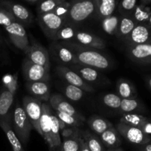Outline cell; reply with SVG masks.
Instances as JSON below:
<instances>
[{
    "label": "cell",
    "mask_w": 151,
    "mask_h": 151,
    "mask_svg": "<svg viewBox=\"0 0 151 151\" xmlns=\"http://www.w3.org/2000/svg\"><path fill=\"white\" fill-rule=\"evenodd\" d=\"M118 95L122 99L137 98V91L131 81L120 78L116 83Z\"/></svg>",
    "instance_id": "cell-25"
},
{
    "label": "cell",
    "mask_w": 151,
    "mask_h": 151,
    "mask_svg": "<svg viewBox=\"0 0 151 151\" xmlns=\"http://www.w3.org/2000/svg\"><path fill=\"white\" fill-rule=\"evenodd\" d=\"M60 43L75 52L78 64L88 66L97 70H105L111 66L110 59L99 50L82 48L72 41H61Z\"/></svg>",
    "instance_id": "cell-2"
},
{
    "label": "cell",
    "mask_w": 151,
    "mask_h": 151,
    "mask_svg": "<svg viewBox=\"0 0 151 151\" xmlns=\"http://www.w3.org/2000/svg\"><path fill=\"white\" fill-rule=\"evenodd\" d=\"M69 69L78 74L86 82H96L100 80V73L98 71L93 68L80 64H75L69 66Z\"/></svg>",
    "instance_id": "cell-22"
},
{
    "label": "cell",
    "mask_w": 151,
    "mask_h": 151,
    "mask_svg": "<svg viewBox=\"0 0 151 151\" xmlns=\"http://www.w3.org/2000/svg\"><path fill=\"white\" fill-rule=\"evenodd\" d=\"M49 104L54 111L62 112L67 114L71 116L81 119L83 122H85L86 119L81 114H80L72 105L68 103L63 96L60 94H51L49 100Z\"/></svg>",
    "instance_id": "cell-15"
},
{
    "label": "cell",
    "mask_w": 151,
    "mask_h": 151,
    "mask_svg": "<svg viewBox=\"0 0 151 151\" xmlns=\"http://www.w3.org/2000/svg\"><path fill=\"white\" fill-rule=\"evenodd\" d=\"M148 121V117L138 114H124L120 118L119 122L135 127L141 130L142 127Z\"/></svg>",
    "instance_id": "cell-30"
},
{
    "label": "cell",
    "mask_w": 151,
    "mask_h": 151,
    "mask_svg": "<svg viewBox=\"0 0 151 151\" xmlns=\"http://www.w3.org/2000/svg\"><path fill=\"white\" fill-rule=\"evenodd\" d=\"M37 21L44 35L52 41L60 28L66 24L65 21L54 13L38 15Z\"/></svg>",
    "instance_id": "cell-5"
},
{
    "label": "cell",
    "mask_w": 151,
    "mask_h": 151,
    "mask_svg": "<svg viewBox=\"0 0 151 151\" xmlns=\"http://www.w3.org/2000/svg\"><path fill=\"white\" fill-rule=\"evenodd\" d=\"M41 0H26L25 2H27V4H30V5H35L37 6V4L40 2Z\"/></svg>",
    "instance_id": "cell-48"
},
{
    "label": "cell",
    "mask_w": 151,
    "mask_h": 151,
    "mask_svg": "<svg viewBox=\"0 0 151 151\" xmlns=\"http://www.w3.org/2000/svg\"><path fill=\"white\" fill-rule=\"evenodd\" d=\"M0 25L7 32L9 40L13 46L26 55L29 51L30 44L24 27L1 6H0Z\"/></svg>",
    "instance_id": "cell-1"
},
{
    "label": "cell",
    "mask_w": 151,
    "mask_h": 151,
    "mask_svg": "<svg viewBox=\"0 0 151 151\" xmlns=\"http://www.w3.org/2000/svg\"><path fill=\"white\" fill-rule=\"evenodd\" d=\"M96 0L71 1V5L65 19L66 24L76 27L95 13Z\"/></svg>",
    "instance_id": "cell-3"
},
{
    "label": "cell",
    "mask_w": 151,
    "mask_h": 151,
    "mask_svg": "<svg viewBox=\"0 0 151 151\" xmlns=\"http://www.w3.org/2000/svg\"><path fill=\"white\" fill-rule=\"evenodd\" d=\"M137 24L131 16H120L119 26L115 35L124 42Z\"/></svg>",
    "instance_id": "cell-23"
},
{
    "label": "cell",
    "mask_w": 151,
    "mask_h": 151,
    "mask_svg": "<svg viewBox=\"0 0 151 151\" xmlns=\"http://www.w3.org/2000/svg\"><path fill=\"white\" fill-rule=\"evenodd\" d=\"M12 128L22 145H26L29 140L30 132L32 130V124L29 122L22 106L19 105L15 107L12 113Z\"/></svg>",
    "instance_id": "cell-4"
},
{
    "label": "cell",
    "mask_w": 151,
    "mask_h": 151,
    "mask_svg": "<svg viewBox=\"0 0 151 151\" xmlns=\"http://www.w3.org/2000/svg\"><path fill=\"white\" fill-rule=\"evenodd\" d=\"M60 135L64 139L76 138L81 137V130L76 127H66V128L60 131Z\"/></svg>",
    "instance_id": "cell-40"
},
{
    "label": "cell",
    "mask_w": 151,
    "mask_h": 151,
    "mask_svg": "<svg viewBox=\"0 0 151 151\" xmlns=\"http://www.w3.org/2000/svg\"><path fill=\"white\" fill-rule=\"evenodd\" d=\"M80 138L81 137L64 139L58 151H80Z\"/></svg>",
    "instance_id": "cell-39"
},
{
    "label": "cell",
    "mask_w": 151,
    "mask_h": 151,
    "mask_svg": "<svg viewBox=\"0 0 151 151\" xmlns=\"http://www.w3.org/2000/svg\"><path fill=\"white\" fill-rule=\"evenodd\" d=\"M63 93L69 100L75 102L81 100L84 96V91L78 87L69 85V84L65 86L63 88Z\"/></svg>",
    "instance_id": "cell-36"
},
{
    "label": "cell",
    "mask_w": 151,
    "mask_h": 151,
    "mask_svg": "<svg viewBox=\"0 0 151 151\" xmlns=\"http://www.w3.org/2000/svg\"><path fill=\"white\" fill-rule=\"evenodd\" d=\"M55 71L58 74L59 76L65 80L69 85L78 87L82 89L83 91H87V92H93L94 91V88L91 85L83 81L78 74L69 69L68 66H63V65L58 66H56Z\"/></svg>",
    "instance_id": "cell-13"
},
{
    "label": "cell",
    "mask_w": 151,
    "mask_h": 151,
    "mask_svg": "<svg viewBox=\"0 0 151 151\" xmlns=\"http://www.w3.org/2000/svg\"><path fill=\"white\" fill-rule=\"evenodd\" d=\"M14 95L5 86L0 91V121L12 122V114L10 109L13 106Z\"/></svg>",
    "instance_id": "cell-18"
},
{
    "label": "cell",
    "mask_w": 151,
    "mask_h": 151,
    "mask_svg": "<svg viewBox=\"0 0 151 151\" xmlns=\"http://www.w3.org/2000/svg\"><path fill=\"white\" fill-rule=\"evenodd\" d=\"M141 131H142L144 134H145L146 135L149 136V137H151V122L149 120L148 117V121L142 127Z\"/></svg>",
    "instance_id": "cell-43"
},
{
    "label": "cell",
    "mask_w": 151,
    "mask_h": 151,
    "mask_svg": "<svg viewBox=\"0 0 151 151\" xmlns=\"http://www.w3.org/2000/svg\"><path fill=\"white\" fill-rule=\"evenodd\" d=\"M150 15L151 9L150 6L145 7L138 3L131 15V17L137 24H145L148 20Z\"/></svg>",
    "instance_id": "cell-31"
},
{
    "label": "cell",
    "mask_w": 151,
    "mask_h": 151,
    "mask_svg": "<svg viewBox=\"0 0 151 151\" xmlns=\"http://www.w3.org/2000/svg\"><path fill=\"white\" fill-rule=\"evenodd\" d=\"M0 6L8 10L24 27L29 26L32 22L33 16L24 6L8 0H1Z\"/></svg>",
    "instance_id": "cell-10"
},
{
    "label": "cell",
    "mask_w": 151,
    "mask_h": 151,
    "mask_svg": "<svg viewBox=\"0 0 151 151\" xmlns=\"http://www.w3.org/2000/svg\"><path fill=\"white\" fill-rule=\"evenodd\" d=\"M28 37H29L30 47L27 53L25 55H26L25 58L35 64L42 66L48 70H50L49 52L45 47H43L38 41H36V39L33 38L32 35H29Z\"/></svg>",
    "instance_id": "cell-7"
},
{
    "label": "cell",
    "mask_w": 151,
    "mask_h": 151,
    "mask_svg": "<svg viewBox=\"0 0 151 151\" xmlns=\"http://www.w3.org/2000/svg\"><path fill=\"white\" fill-rule=\"evenodd\" d=\"M88 125L91 131H94L96 134L100 136L103 132L113 126V124L109 122L108 119L102 117V116L94 115L91 116L88 119Z\"/></svg>",
    "instance_id": "cell-26"
},
{
    "label": "cell",
    "mask_w": 151,
    "mask_h": 151,
    "mask_svg": "<svg viewBox=\"0 0 151 151\" xmlns=\"http://www.w3.org/2000/svg\"><path fill=\"white\" fill-rule=\"evenodd\" d=\"M51 111L52 108L50 104L47 103H42V112L40 119V129H41L42 137L49 147L52 151L51 137H50V130H51Z\"/></svg>",
    "instance_id": "cell-19"
},
{
    "label": "cell",
    "mask_w": 151,
    "mask_h": 151,
    "mask_svg": "<svg viewBox=\"0 0 151 151\" xmlns=\"http://www.w3.org/2000/svg\"><path fill=\"white\" fill-rule=\"evenodd\" d=\"M106 151H124L122 147H115V148H109Z\"/></svg>",
    "instance_id": "cell-49"
},
{
    "label": "cell",
    "mask_w": 151,
    "mask_h": 151,
    "mask_svg": "<svg viewBox=\"0 0 151 151\" xmlns=\"http://www.w3.org/2000/svg\"><path fill=\"white\" fill-rule=\"evenodd\" d=\"M119 1L117 0H96L95 13L100 20L106 19L114 15Z\"/></svg>",
    "instance_id": "cell-20"
},
{
    "label": "cell",
    "mask_w": 151,
    "mask_h": 151,
    "mask_svg": "<svg viewBox=\"0 0 151 151\" xmlns=\"http://www.w3.org/2000/svg\"><path fill=\"white\" fill-rule=\"evenodd\" d=\"M51 130H50V137H51L52 151L55 149H59L61 145V139H60V131L59 127L58 119L56 116L54 111H51Z\"/></svg>",
    "instance_id": "cell-28"
},
{
    "label": "cell",
    "mask_w": 151,
    "mask_h": 151,
    "mask_svg": "<svg viewBox=\"0 0 151 151\" xmlns=\"http://www.w3.org/2000/svg\"><path fill=\"white\" fill-rule=\"evenodd\" d=\"M124 43L125 47L151 44V26L145 24H137Z\"/></svg>",
    "instance_id": "cell-14"
},
{
    "label": "cell",
    "mask_w": 151,
    "mask_h": 151,
    "mask_svg": "<svg viewBox=\"0 0 151 151\" xmlns=\"http://www.w3.org/2000/svg\"><path fill=\"white\" fill-rule=\"evenodd\" d=\"M99 137L102 143L104 146L108 147V149L119 147L122 145L121 136L119 135L116 128L114 126L109 128Z\"/></svg>",
    "instance_id": "cell-21"
},
{
    "label": "cell",
    "mask_w": 151,
    "mask_h": 151,
    "mask_svg": "<svg viewBox=\"0 0 151 151\" xmlns=\"http://www.w3.org/2000/svg\"><path fill=\"white\" fill-rule=\"evenodd\" d=\"M149 120H150V122H151V118H149Z\"/></svg>",
    "instance_id": "cell-52"
},
{
    "label": "cell",
    "mask_w": 151,
    "mask_h": 151,
    "mask_svg": "<svg viewBox=\"0 0 151 151\" xmlns=\"http://www.w3.org/2000/svg\"><path fill=\"white\" fill-rule=\"evenodd\" d=\"M145 106L141 100L137 98L122 99L119 111L124 114H131V112H144Z\"/></svg>",
    "instance_id": "cell-27"
},
{
    "label": "cell",
    "mask_w": 151,
    "mask_h": 151,
    "mask_svg": "<svg viewBox=\"0 0 151 151\" xmlns=\"http://www.w3.org/2000/svg\"><path fill=\"white\" fill-rule=\"evenodd\" d=\"M25 87L31 97L42 103L49 102L51 94L48 82H26Z\"/></svg>",
    "instance_id": "cell-16"
},
{
    "label": "cell",
    "mask_w": 151,
    "mask_h": 151,
    "mask_svg": "<svg viewBox=\"0 0 151 151\" xmlns=\"http://www.w3.org/2000/svg\"><path fill=\"white\" fill-rule=\"evenodd\" d=\"M145 24H147V25H149V26H151V15H150V17H149L148 20L147 21V22H146Z\"/></svg>",
    "instance_id": "cell-51"
},
{
    "label": "cell",
    "mask_w": 151,
    "mask_h": 151,
    "mask_svg": "<svg viewBox=\"0 0 151 151\" xmlns=\"http://www.w3.org/2000/svg\"><path fill=\"white\" fill-rule=\"evenodd\" d=\"M120 16L112 15L102 20V27L104 32L110 35H115L117 31Z\"/></svg>",
    "instance_id": "cell-33"
},
{
    "label": "cell",
    "mask_w": 151,
    "mask_h": 151,
    "mask_svg": "<svg viewBox=\"0 0 151 151\" xmlns=\"http://www.w3.org/2000/svg\"><path fill=\"white\" fill-rule=\"evenodd\" d=\"M137 4H138V1L137 0L119 1L117 5L118 11L120 13V16H131Z\"/></svg>",
    "instance_id": "cell-35"
},
{
    "label": "cell",
    "mask_w": 151,
    "mask_h": 151,
    "mask_svg": "<svg viewBox=\"0 0 151 151\" xmlns=\"http://www.w3.org/2000/svg\"><path fill=\"white\" fill-rule=\"evenodd\" d=\"M50 49L56 58L63 64H67L69 66L78 64L75 52L69 47L63 45L60 42L53 41Z\"/></svg>",
    "instance_id": "cell-17"
},
{
    "label": "cell",
    "mask_w": 151,
    "mask_h": 151,
    "mask_svg": "<svg viewBox=\"0 0 151 151\" xmlns=\"http://www.w3.org/2000/svg\"><path fill=\"white\" fill-rule=\"evenodd\" d=\"M81 137L86 142L90 151H106L104 145L95 134L88 131H81Z\"/></svg>",
    "instance_id": "cell-29"
},
{
    "label": "cell",
    "mask_w": 151,
    "mask_h": 151,
    "mask_svg": "<svg viewBox=\"0 0 151 151\" xmlns=\"http://www.w3.org/2000/svg\"><path fill=\"white\" fill-rule=\"evenodd\" d=\"M64 0H45L40 1L36 6L37 14L53 13L59 5L62 4Z\"/></svg>",
    "instance_id": "cell-34"
},
{
    "label": "cell",
    "mask_w": 151,
    "mask_h": 151,
    "mask_svg": "<svg viewBox=\"0 0 151 151\" xmlns=\"http://www.w3.org/2000/svg\"><path fill=\"white\" fill-rule=\"evenodd\" d=\"M145 81L146 84H147V86L151 91V75L145 76Z\"/></svg>",
    "instance_id": "cell-46"
},
{
    "label": "cell",
    "mask_w": 151,
    "mask_h": 151,
    "mask_svg": "<svg viewBox=\"0 0 151 151\" xmlns=\"http://www.w3.org/2000/svg\"><path fill=\"white\" fill-rule=\"evenodd\" d=\"M78 31V29L76 27L65 24L64 26L60 28V30L56 34L53 41L54 42H58V41L61 42V41H72Z\"/></svg>",
    "instance_id": "cell-32"
},
{
    "label": "cell",
    "mask_w": 151,
    "mask_h": 151,
    "mask_svg": "<svg viewBox=\"0 0 151 151\" xmlns=\"http://www.w3.org/2000/svg\"><path fill=\"white\" fill-rule=\"evenodd\" d=\"M103 103L107 107L112 109H119L122 98L118 94L109 93L103 97Z\"/></svg>",
    "instance_id": "cell-38"
},
{
    "label": "cell",
    "mask_w": 151,
    "mask_h": 151,
    "mask_svg": "<svg viewBox=\"0 0 151 151\" xmlns=\"http://www.w3.org/2000/svg\"><path fill=\"white\" fill-rule=\"evenodd\" d=\"M150 9H151V5H150Z\"/></svg>",
    "instance_id": "cell-53"
},
{
    "label": "cell",
    "mask_w": 151,
    "mask_h": 151,
    "mask_svg": "<svg viewBox=\"0 0 151 151\" xmlns=\"http://www.w3.org/2000/svg\"><path fill=\"white\" fill-rule=\"evenodd\" d=\"M22 70L26 82H48L50 79V70L35 64L27 58L24 59Z\"/></svg>",
    "instance_id": "cell-6"
},
{
    "label": "cell",
    "mask_w": 151,
    "mask_h": 151,
    "mask_svg": "<svg viewBox=\"0 0 151 151\" xmlns=\"http://www.w3.org/2000/svg\"><path fill=\"white\" fill-rule=\"evenodd\" d=\"M69 41L75 43L78 45L81 46L82 48L88 50H104L106 47L104 40L96 35L95 34L80 30L77 32L73 39Z\"/></svg>",
    "instance_id": "cell-11"
},
{
    "label": "cell",
    "mask_w": 151,
    "mask_h": 151,
    "mask_svg": "<svg viewBox=\"0 0 151 151\" xmlns=\"http://www.w3.org/2000/svg\"><path fill=\"white\" fill-rule=\"evenodd\" d=\"M139 4L145 7H149L151 5V0H141L139 1Z\"/></svg>",
    "instance_id": "cell-47"
},
{
    "label": "cell",
    "mask_w": 151,
    "mask_h": 151,
    "mask_svg": "<svg viewBox=\"0 0 151 151\" xmlns=\"http://www.w3.org/2000/svg\"><path fill=\"white\" fill-rule=\"evenodd\" d=\"M4 44V40H3L2 36H1V32H0V47H2Z\"/></svg>",
    "instance_id": "cell-50"
},
{
    "label": "cell",
    "mask_w": 151,
    "mask_h": 151,
    "mask_svg": "<svg viewBox=\"0 0 151 151\" xmlns=\"http://www.w3.org/2000/svg\"><path fill=\"white\" fill-rule=\"evenodd\" d=\"M55 114L56 116L58 119L61 120L63 123L67 127H76V128H79L81 125H83L84 122L81 121V119H78L76 117L71 116V115L67 114L62 113V112L58 111H54Z\"/></svg>",
    "instance_id": "cell-37"
},
{
    "label": "cell",
    "mask_w": 151,
    "mask_h": 151,
    "mask_svg": "<svg viewBox=\"0 0 151 151\" xmlns=\"http://www.w3.org/2000/svg\"><path fill=\"white\" fill-rule=\"evenodd\" d=\"M130 60L139 65H151V44L125 47Z\"/></svg>",
    "instance_id": "cell-12"
},
{
    "label": "cell",
    "mask_w": 151,
    "mask_h": 151,
    "mask_svg": "<svg viewBox=\"0 0 151 151\" xmlns=\"http://www.w3.org/2000/svg\"><path fill=\"white\" fill-rule=\"evenodd\" d=\"M80 145H81V146H80V151H90L86 142L84 141V139L81 137L80 138Z\"/></svg>",
    "instance_id": "cell-44"
},
{
    "label": "cell",
    "mask_w": 151,
    "mask_h": 151,
    "mask_svg": "<svg viewBox=\"0 0 151 151\" xmlns=\"http://www.w3.org/2000/svg\"><path fill=\"white\" fill-rule=\"evenodd\" d=\"M138 151H151V143L139 145L138 148Z\"/></svg>",
    "instance_id": "cell-45"
},
{
    "label": "cell",
    "mask_w": 151,
    "mask_h": 151,
    "mask_svg": "<svg viewBox=\"0 0 151 151\" xmlns=\"http://www.w3.org/2000/svg\"><path fill=\"white\" fill-rule=\"evenodd\" d=\"M0 128L5 134L9 143L11 145L13 151H25L23 145L15 134L11 123L8 121H0Z\"/></svg>",
    "instance_id": "cell-24"
},
{
    "label": "cell",
    "mask_w": 151,
    "mask_h": 151,
    "mask_svg": "<svg viewBox=\"0 0 151 151\" xmlns=\"http://www.w3.org/2000/svg\"><path fill=\"white\" fill-rule=\"evenodd\" d=\"M17 85H18V74L13 75L11 78L10 83L5 86L6 88L8 90H10L12 93L16 94V89H17Z\"/></svg>",
    "instance_id": "cell-42"
},
{
    "label": "cell",
    "mask_w": 151,
    "mask_h": 151,
    "mask_svg": "<svg viewBox=\"0 0 151 151\" xmlns=\"http://www.w3.org/2000/svg\"><path fill=\"white\" fill-rule=\"evenodd\" d=\"M22 108L34 129L42 136L39 124L42 112V102L31 96H25L22 100Z\"/></svg>",
    "instance_id": "cell-8"
},
{
    "label": "cell",
    "mask_w": 151,
    "mask_h": 151,
    "mask_svg": "<svg viewBox=\"0 0 151 151\" xmlns=\"http://www.w3.org/2000/svg\"><path fill=\"white\" fill-rule=\"evenodd\" d=\"M116 129L121 137L132 144L137 145H143L151 142V137L146 135L139 128L130 126L125 124L119 123L116 125Z\"/></svg>",
    "instance_id": "cell-9"
},
{
    "label": "cell",
    "mask_w": 151,
    "mask_h": 151,
    "mask_svg": "<svg viewBox=\"0 0 151 151\" xmlns=\"http://www.w3.org/2000/svg\"><path fill=\"white\" fill-rule=\"evenodd\" d=\"M70 5H71V2L64 1L61 4H60V5H59L58 7L55 9V10L53 13H54L55 14L57 15L58 16L61 18V19H63V20L65 21L66 16H67L68 12H69Z\"/></svg>",
    "instance_id": "cell-41"
}]
</instances>
